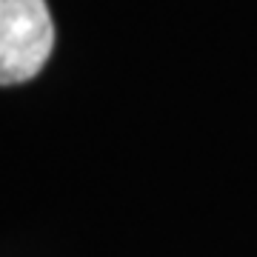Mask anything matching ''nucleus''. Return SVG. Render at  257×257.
Here are the masks:
<instances>
[{
  "mask_svg": "<svg viewBox=\"0 0 257 257\" xmlns=\"http://www.w3.org/2000/svg\"><path fill=\"white\" fill-rule=\"evenodd\" d=\"M55 49L46 0H0V86L32 80Z\"/></svg>",
  "mask_w": 257,
  "mask_h": 257,
  "instance_id": "nucleus-1",
  "label": "nucleus"
}]
</instances>
